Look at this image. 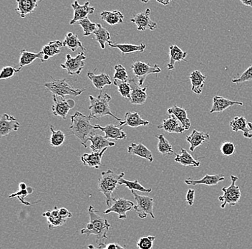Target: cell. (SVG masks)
Masks as SVG:
<instances>
[{
  "label": "cell",
  "mask_w": 252,
  "mask_h": 249,
  "mask_svg": "<svg viewBox=\"0 0 252 249\" xmlns=\"http://www.w3.org/2000/svg\"><path fill=\"white\" fill-rule=\"evenodd\" d=\"M90 215V222L87 224L86 228L80 231L82 235L89 236H96V244L98 245L99 249L105 247V240L108 239V233L110 228V224L106 219L100 216L98 212L95 211L94 206H91L88 209Z\"/></svg>",
  "instance_id": "1"
},
{
  "label": "cell",
  "mask_w": 252,
  "mask_h": 249,
  "mask_svg": "<svg viewBox=\"0 0 252 249\" xmlns=\"http://www.w3.org/2000/svg\"><path fill=\"white\" fill-rule=\"evenodd\" d=\"M71 124L69 127L72 135H75L80 140L82 145L87 147L88 138L94 135L95 129L94 125L91 124V116H86L83 113L76 111L75 114L71 116Z\"/></svg>",
  "instance_id": "2"
},
{
  "label": "cell",
  "mask_w": 252,
  "mask_h": 249,
  "mask_svg": "<svg viewBox=\"0 0 252 249\" xmlns=\"http://www.w3.org/2000/svg\"><path fill=\"white\" fill-rule=\"evenodd\" d=\"M125 176V173L116 174L112 170H108L106 172H102L100 178L97 182L98 190L103 194L106 198V203L108 207L111 206L112 203L114 201L113 198V194L115 190H117V186L119 185V180L121 178Z\"/></svg>",
  "instance_id": "3"
},
{
  "label": "cell",
  "mask_w": 252,
  "mask_h": 249,
  "mask_svg": "<svg viewBox=\"0 0 252 249\" xmlns=\"http://www.w3.org/2000/svg\"><path fill=\"white\" fill-rule=\"evenodd\" d=\"M90 105L89 110L91 111L90 116L94 119H100V118L105 116H110L116 120L122 122L124 119H120L115 116L110 111L109 103L112 97L109 94L100 93L97 97L89 96Z\"/></svg>",
  "instance_id": "4"
},
{
  "label": "cell",
  "mask_w": 252,
  "mask_h": 249,
  "mask_svg": "<svg viewBox=\"0 0 252 249\" xmlns=\"http://www.w3.org/2000/svg\"><path fill=\"white\" fill-rule=\"evenodd\" d=\"M51 78L53 81L45 83L44 86L48 91L53 93V95L63 98L67 95L75 97L81 95L84 91H86V89H75L72 87L66 81L65 78L58 80L54 79L53 77H51Z\"/></svg>",
  "instance_id": "5"
},
{
  "label": "cell",
  "mask_w": 252,
  "mask_h": 249,
  "mask_svg": "<svg viewBox=\"0 0 252 249\" xmlns=\"http://www.w3.org/2000/svg\"><path fill=\"white\" fill-rule=\"evenodd\" d=\"M231 184L229 187H223L221 189L223 194L219 197V201L221 202L220 208L222 209L226 208V205H229L233 207L235 206L242 196L240 188L239 186L236 185V181L238 180V178L236 176H231Z\"/></svg>",
  "instance_id": "6"
},
{
  "label": "cell",
  "mask_w": 252,
  "mask_h": 249,
  "mask_svg": "<svg viewBox=\"0 0 252 249\" xmlns=\"http://www.w3.org/2000/svg\"><path fill=\"white\" fill-rule=\"evenodd\" d=\"M131 193L137 203L134 210L138 216L141 219H145L149 215L151 218L155 219L156 216L154 214V200L151 197L138 195L133 190H132Z\"/></svg>",
  "instance_id": "7"
},
{
  "label": "cell",
  "mask_w": 252,
  "mask_h": 249,
  "mask_svg": "<svg viewBox=\"0 0 252 249\" xmlns=\"http://www.w3.org/2000/svg\"><path fill=\"white\" fill-rule=\"evenodd\" d=\"M132 71H133L135 78L138 80V85L141 86L144 83L148 75L151 74H158L161 72L160 66L155 64L154 66L146 64L143 61H137L131 66Z\"/></svg>",
  "instance_id": "8"
},
{
  "label": "cell",
  "mask_w": 252,
  "mask_h": 249,
  "mask_svg": "<svg viewBox=\"0 0 252 249\" xmlns=\"http://www.w3.org/2000/svg\"><path fill=\"white\" fill-rule=\"evenodd\" d=\"M86 56L84 53L81 52L79 53L78 56L72 58L70 54L66 55V61L64 64L61 65V68L64 70L67 71L68 74L71 75H78L83 71L85 67V61H86Z\"/></svg>",
  "instance_id": "9"
},
{
  "label": "cell",
  "mask_w": 252,
  "mask_h": 249,
  "mask_svg": "<svg viewBox=\"0 0 252 249\" xmlns=\"http://www.w3.org/2000/svg\"><path fill=\"white\" fill-rule=\"evenodd\" d=\"M134 207H135V204L133 202L126 200L125 198H117V199H114L111 206L104 212V214L107 215L111 213H115L118 214L120 219L124 220L127 217V213L131 211Z\"/></svg>",
  "instance_id": "10"
},
{
  "label": "cell",
  "mask_w": 252,
  "mask_h": 249,
  "mask_svg": "<svg viewBox=\"0 0 252 249\" xmlns=\"http://www.w3.org/2000/svg\"><path fill=\"white\" fill-rule=\"evenodd\" d=\"M75 106V102L72 99L65 100L64 98L53 95V105L52 111L55 116H60L63 119H66L70 109Z\"/></svg>",
  "instance_id": "11"
},
{
  "label": "cell",
  "mask_w": 252,
  "mask_h": 249,
  "mask_svg": "<svg viewBox=\"0 0 252 249\" xmlns=\"http://www.w3.org/2000/svg\"><path fill=\"white\" fill-rule=\"evenodd\" d=\"M150 15H151V9L147 8L144 12H140L134 15L130 21L136 25L138 31H146V30L154 31L157 28V23L151 20Z\"/></svg>",
  "instance_id": "12"
},
{
  "label": "cell",
  "mask_w": 252,
  "mask_h": 249,
  "mask_svg": "<svg viewBox=\"0 0 252 249\" xmlns=\"http://www.w3.org/2000/svg\"><path fill=\"white\" fill-rule=\"evenodd\" d=\"M72 7L74 10V17L70 21V25H74L79 21L84 20L88 17V15L94 14L95 9L94 7L90 5L89 1H87L83 5L79 4L78 1H74Z\"/></svg>",
  "instance_id": "13"
},
{
  "label": "cell",
  "mask_w": 252,
  "mask_h": 249,
  "mask_svg": "<svg viewBox=\"0 0 252 249\" xmlns=\"http://www.w3.org/2000/svg\"><path fill=\"white\" fill-rule=\"evenodd\" d=\"M131 87V95H130V103L133 105H143L146 103L147 100L148 95L146 94L147 87L142 88L138 83H136L135 79H130L128 80Z\"/></svg>",
  "instance_id": "14"
},
{
  "label": "cell",
  "mask_w": 252,
  "mask_h": 249,
  "mask_svg": "<svg viewBox=\"0 0 252 249\" xmlns=\"http://www.w3.org/2000/svg\"><path fill=\"white\" fill-rule=\"evenodd\" d=\"M20 124L13 116L4 113L0 120V137L7 136L12 132H17Z\"/></svg>",
  "instance_id": "15"
},
{
  "label": "cell",
  "mask_w": 252,
  "mask_h": 249,
  "mask_svg": "<svg viewBox=\"0 0 252 249\" xmlns=\"http://www.w3.org/2000/svg\"><path fill=\"white\" fill-rule=\"evenodd\" d=\"M94 129H99L105 133V138L107 140L113 139L115 140H126L127 135L124 130L123 127L114 124H109L105 127H101L99 124L94 125Z\"/></svg>",
  "instance_id": "16"
},
{
  "label": "cell",
  "mask_w": 252,
  "mask_h": 249,
  "mask_svg": "<svg viewBox=\"0 0 252 249\" xmlns=\"http://www.w3.org/2000/svg\"><path fill=\"white\" fill-rule=\"evenodd\" d=\"M243 102H234L226 98L216 96L213 98V105L210 113H221L229 107L234 105L243 106Z\"/></svg>",
  "instance_id": "17"
},
{
  "label": "cell",
  "mask_w": 252,
  "mask_h": 249,
  "mask_svg": "<svg viewBox=\"0 0 252 249\" xmlns=\"http://www.w3.org/2000/svg\"><path fill=\"white\" fill-rule=\"evenodd\" d=\"M224 175H214L209 176L206 175L201 179H193V178H189L186 179L185 183L188 185H204L208 186L217 185L220 182L224 180Z\"/></svg>",
  "instance_id": "18"
},
{
  "label": "cell",
  "mask_w": 252,
  "mask_h": 249,
  "mask_svg": "<svg viewBox=\"0 0 252 249\" xmlns=\"http://www.w3.org/2000/svg\"><path fill=\"white\" fill-rule=\"evenodd\" d=\"M158 129H163L168 133L183 134L186 130L180 121L173 115H169L168 118L164 119Z\"/></svg>",
  "instance_id": "19"
},
{
  "label": "cell",
  "mask_w": 252,
  "mask_h": 249,
  "mask_svg": "<svg viewBox=\"0 0 252 249\" xmlns=\"http://www.w3.org/2000/svg\"><path fill=\"white\" fill-rule=\"evenodd\" d=\"M88 140L91 142L90 148L93 152H100L105 148L116 146V143L109 141L100 135H91Z\"/></svg>",
  "instance_id": "20"
},
{
  "label": "cell",
  "mask_w": 252,
  "mask_h": 249,
  "mask_svg": "<svg viewBox=\"0 0 252 249\" xmlns=\"http://www.w3.org/2000/svg\"><path fill=\"white\" fill-rule=\"evenodd\" d=\"M232 131L234 132H242L244 137L247 139L252 138V132L248 125L247 119L244 116H236L229 124Z\"/></svg>",
  "instance_id": "21"
},
{
  "label": "cell",
  "mask_w": 252,
  "mask_h": 249,
  "mask_svg": "<svg viewBox=\"0 0 252 249\" xmlns=\"http://www.w3.org/2000/svg\"><path fill=\"white\" fill-rule=\"evenodd\" d=\"M210 139V135L206 132H200V131L193 130L190 135L187 137V141L190 144V152H194L196 148L204 144L206 140Z\"/></svg>",
  "instance_id": "22"
},
{
  "label": "cell",
  "mask_w": 252,
  "mask_h": 249,
  "mask_svg": "<svg viewBox=\"0 0 252 249\" xmlns=\"http://www.w3.org/2000/svg\"><path fill=\"white\" fill-rule=\"evenodd\" d=\"M169 50L170 61L167 64V68H168V70H173L175 68V64L176 62H180V61L188 62V61L187 60V56L188 53H187V52L181 50L178 45H171Z\"/></svg>",
  "instance_id": "23"
},
{
  "label": "cell",
  "mask_w": 252,
  "mask_h": 249,
  "mask_svg": "<svg viewBox=\"0 0 252 249\" xmlns=\"http://www.w3.org/2000/svg\"><path fill=\"white\" fill-rule=\"evenodd\" d=\"M108 148H105L103 150L100 152H92L91 154H83L81 157V161L84 165L89 167V168H95L99 169L102 165V158L105 151Z\"/></svg>",
  "instance_id": "24"
},
{
  "label": "cell",
  "mask_w": 252,
  "mask_h": 249,
  "mask_svg": "<svg viewBox=\"0 0 252 249\" xmlns=\"http://www.w3.org/2000/svg\"><path fill=\"white\" fill-rule=\"evenodd\" d=\"M127 153L146 159V160H149L150 162H153V161H154V156H153L152 152L142 143H139V144L131 143V144L127 146Z\"/></svg>",
  "instance_id": "25"
},
{
  "label": "cell",
  "mask_w": 252,
  "mask_h": 249,
  "mask_svg": "<svg viewBox=\"0 0 252 249\" xmlns=\"http://www.w3.org/2000/svg\"><path fill=\"white\" fill-rule=\"evenodd\" d=\"M97 69H94V72H88V78L92 82L94 87L97 89L102 90L106 86L112 84L111 78L109 75H107L105 72L100 74H95Z\"/></svg>",
  "instance_id": "26"
},
{
  "label": "cell",
  "mask_w": 252,
  "mask_h": 249,
  "mask_svg": "<svg viewBox=\"0 0 252 249\" xmlns=\"http://www.w3.org/2000/svg\"><path fill=\"white\" fill-rule=\"evenodd\" d=\"M37 0H17V7L15 11L22 18L31 15L37 7Z\"/></svg>",
  "instance_id": "27"
},
{
  "label": "cell",
  "mask_w": 252,
  "mask_h": 249,
  "mask_svg": "<svg viewBox=\"0 0 252 249\" xmlns=\"http://www.w3.org/2000/svg\"><path fill=\"white\" fill-rule=\"evenodd\" d=\"M150 122L148 120H144L142 119L139 113L137 112H127L125 114V119L122 122H120L119 127H122L123 126L127 125L130 127H142V126L149 125Z\"/></svg>",
  "instance_id": "28"
},
{
  "label": "cell",
  "mask_w": 252,
  "mask_h": 249,
  "mask_svg": "<svg viewBox=\"0 0 252 249\" xmlns=\"http://www.w3.org/2000/svg\"><path fill=\"white\" fill-rule=\"evenodd\" d=\"M167 113L168 114L173 115L178 120L180 121L186 130H189L190 129L191 123L188 117V114H187V111L185 108L177 107V106H173L167 110Z\"/></svg>",
  "instance_id": "29"
},
{
  "label": "cell",
  "mask_w": 252,
  "mask_h": 249,
  "mask_svg": "<svg viewBox=\"0 0 252 249\" xmlns=\"http://www.w3.org/2000/svg\"><path fill=\"white\" fill-rule=\"evenodd\" d=\"M206 76L199 71H193L190 73V80L191 83V91L194 94H201L204 89Z\"/></svg>",
  "instance_id": "30"
},
{
  "label": "cell",
  "mask_w": 252,
  "mask_h": 249,
  "mask_svg": "<svg viewBox=\"0 0 252 249\" xmlns=\"http://www.w3.org/2000/svg\"><path fill=\"white\" fill-rule=\"evenodd\" d=\"M108 45L110 48H116L121 50L123 56L127 54V53H135V52L143 53L146 48V45L143 43H141V45H133V44L117 43V42H112V41L108 42Z\"/></svg>",
  "instance_id": "31"
},
{
  "label": "cell",
  "mask_w": 252,
  "mask_h": 249,
  "mask_svg": "<svg viewBox=\"0 0 252 249\" xmlns=\"http://www.w3.org/2000/svg\"><path fill=\"white\" fill-rule=\"evenodd\" d=\"M42 216L46 217L47 223H48L49 228H57V227L62 226L66 223L67 220L61 218L59 215V209L55 207L52 211H47L42 214Z\"/></svg>",
  "instance_id": "32"
},
{
  "label": "cell",
  "mask_w": 252,
  "mask_h": 249,
  "mask_svg": "<svg viewBox=\"0 0 252 249\" xmlns=\"http://www.w3.org/2000/svg\"><path fill=\"white\" fill-rule=\"evenodd\" d=\"M36 59H40L42 62H45L44 54L42 51L38 53H34L26 50H22L20 53V67L18 68V70L20 71L23 67L32 64L33 61H35Z\"/></svg>",
  "instance_id": "33"
},
{
  "label": "cell",
  "mask_w": 252,
  "mask_h": 249,
  "mask_svg": "<svg viewBox=\"0 0 252 249\" xmlns=\"http://www.w3.org/2000/svg\"><path fill=\"white\" fill-rule=\"evenodd\" d=\"M174 161L184 167L192 166L198 168L201 165L200 161L195 160L190 154L183 148L181 149L180 154H176Z\"/></svg>",
  "instance_id": "34"
},
{
  "label": "cell",
  "mask_w": 252,
  "mask_h": 249,
  "mask_svg": "<svg viewBox=\"0 0 252 249\" xmlns=\"http://www.w3.org/2000/svg\"><path fill=\"white\" fill-rule=\"evenodd\" d=\"M63 47V43L61 40H54L49 42L42 49L44 54V61H47L52 57L60 54L61 48Z\"/></svg>",
  "instance_id": "35"
},
{
  "label": "cell",
  "mask_w": 252,
  "mask_h": 249,
  "mask_svg": "<svg viewBox=\"0 0 252 249\" xmlns=\"http://www.w3.org/2000/svg\"><path fill=\"white\" fill-rule=\"evenodd\" d=\"M100 17L103 21L106 22L108 25H116L124 22V15L122 12L118 10L103 11L100 13Z\"/></svg>",
  "instance_id": "36"
},
{
  "label": "cell",
  "mask_w": 252,
  "mask_h": 249,
  "mask_svg": "<svg viewBox=\"0 0 252 249\" xmlns=\"http://www.w3.org/2000/svg\"><path fill=\"white\" fill-rule=\"evenodd\" d=\"M63 47L70 49L72 52L76 51L77 49L80 48L83 51H86V49L83 47L81 41L79 40L78 36L72 33H68L66 35L64 40H63Z\"/></svg>",
  "instance_id": "37"
},
{
  "label": "cell",
  "mask_w": 252,
  "mask_h": 249,
  "mask_svg": "<svg viewBox=\"0 0 252 249\" xmlns=\"http://www.w3.org/2000/svg\"><path fill=\"white\" fill-rule=\"evenodd\" d=\"M95 40L100 44V48L103 50L105 48V44L110 42V34L106 28L100 24L97 25V29L94 32Z\"/></svg>",
  "instance_id": "38"
},
{
  "label": "cell",
  "mask_w": 252,
  "mask_h": 249,
  "mask_svg": "<svg viewBox=\"0 0 252 249\" xmlns=\"http://www.w3.org/2000/svg\"><path fill=\"white\" fill-rule=\"evenodd\" d=\"M119 185H125L130 191L137 190V191L142 192V193H151V191H152L151 188H145L137 179L135 181H128L126 180L124 178H121L119 180Z\"/></svg>",
  "instance_id": "39"
},
{
  "label": "cell",
  "mask_w": 252,
  "mask_h": 249,
  "mask_svg": "<svg viewBox=\"0 0 252 249\" xmlns=\"http://www.w3.org/2000/svg\"><path fill=\"white\" fill-rule=\"evenodd\" d=\"M157 138L158 140V150L162 154H168L171 155L174 153L173 151L172 145L170 144L166 138L163 135H159L157 136Z\"/></svg>",
  "instance_id": "40"
},
{
  "label": "cell",
  "mask_w": 252,
  "mask_h": 249,
  "mask_svg": "<svg viewBox=\"0 0 252 249\" xmlns=\"http://www.w3.org/2000/svg\"><path fill=\"white\" fill-rule=\"evenodd\" d=\"M51 137H50V146L53 147H59L64 144L65 141V135L61 130H55L53 126L50 127Z\"/></svg>",
  "instance_id": "41"
},
{
  "label": "cell",
  "mask_w": 252,
  "mask_h": 249,
  "mask_svg": "<svg viewBox=\"0 0 252 249\" xmlns=\"http://www.w3.org/2000/svg\"><path fill=\"white\" fill-rule=\"evenodd\" d=\"M114 84L118 87V92L123 97L130 100L131 87L128 82H123L121 80H114Z\"/></svg>",
  "instance_id": "42"
},
{
  "label": "cell",
  "mask_w": 252,
  "mask_h": 249,
  "mask_svg": "<svg viewBox=\"0 0 252 249\" xmlns=\"http://www.w3.org/2000/svg\"><path fill=\"white\" fill-rule=\"evenodd\" d=\"M78 24L83 28V33H84L83 36H86V37L92 35V33H94L97 29V24L92 23L88 17H86V19L81 20V21H79Z\"/></svg>",
  "instance_id": "43"
},
{
  "label": "cell",
  "mask_w": 252,
  "mask_h": 249,
  "mask_svg": "<svg viewBox=\"0 0 252 249\" xmlns=\"http://www.w3.org/2000/svg\"><path fill=\"white\" fill-rule=\"evenodd\" d=\"M115 72L114 75H113V78L114 80H121L123 82L128 81V75L127 72L126 71V69L122 65H116L115 66Z\"/></svg>",
  "instance_id": "44"
},
{
  "label": "cell",
  "mask_w": 252,
  "mask_h": 249,
  "mask_svg": "<svg viewBox=\"0 0 252 249\" xmlns=\"http://www.w3.org/2000/svg\"><path fill=\"white\" fill-rule=\"evenodd\" d=\"M156 239L157 238L154 236L141 237L137 242V247L138 249H152Z\"/></svg>",
  "instance_id": "45"
},
{
  "label": "cell",
  "mask_w": 252,
  "mask_h": 249,
  "mask_svg": "<svg viewBox=\"0 0 252 249\" xmlns=\"http://www.w3.org/2000/svg\"><path fill=\"white\" fill-rule=\"evenodd\" d=\"M19 72L20 71L18 70V69L12 67V66H6L1 69V72H0V79H9V78H12L16 73Z\"/></svg>",
  "instance_id": "46"
},
{
  "label": "cell",
  "mask_w": 252,
  "mask_h": 249,
  "mask_svg": "<svg viewBox=\"0 0 252 249\" xmlns=\"http://www.w3.org/2000/svg\"><path fill=\"white\" fill-rule=\"evenodd\" d=\"M235 151L236 146L233 142H225L222 143L221 146H220V152L226 157L232 156Z\"/></svg>",
  "instance_id": "47"
},
{
  "label": "cell",
  "mask_w": 252,
  "mask_h": 249,
  "mask_svg": "<svg viewBox=\"0 0 252 249\" xmlns=\"http://www.w3.org/2000/svg\"><path fill=\"white\" fill-rule=\"evenodd\" d=\"M252 80V65L251 66L248 68L247 70L245 71L237 78H234L231 80V82L234 83H244V82L250 81V80Z\"/></svg>",
  "instance_id": "48"
},
{
  "label": "cell",
  "mask_w": 252,
  "mask_h": 249,
  "mask_svg": "<svg viewBox=\"0 0 252 249\" xmlns=\"http://www.w3.org/2000/svg\"><path fill=\"white\" fill-rule=\"evenodd\" d=\"M29 191L28 190H20V191L17 192V193L12 194L9 197V198H15V197H17L18 198V199L21 201L22 203L23 204L27 205V206H31V203H27L25 202V198L28 196V194H29Z\"/></svg>",
  "instance_id": "49"
},
{
  "label": "cell",
  "mask_w": 252,
  "mask_h": 249,
  "mask_svg": "<svg viewBox=\"0 0 252 249\" xmlns=\"http://www.w3.org/2000/svg\"><path fill=\"white\" fill-rule=\"evenodd\" d=\"M194 199L195 190H193V189H189L188 192H187V197H186V200H187L189 206H193V203H194Z\"/></svg>",
  "instance_id": "50"
},
{
  "label": "cell",
  "mask_w": 252,
  "mask_h": 249,
  "mask_svg": "<svg viewBox=\"0 0 252 249\" xmlns=\"http://www.w3.org/2000/svg\"><path fill=\"white\" fill-rule=\"evenodd\" d=\"M59 215L61 217V218L64 219V220H67V219L72 217V213L65 208H61L59 209Z\"/></svg>",
  "instance_id": "51"
},
{
  "label": "cell",
  "mask_w": 252,
  "mask_h": 249,
  "mask_svg": "<svg viewBox=\"0 0 252 249\" xmlns=\"http://www.w3.org/2000/svg\"><path fill=\"white\" fill-rule=\"evenodd\" d=\"M118 244H116V243H111V244H108V245L105 246V248L104 249H117Z\"/></svg>",
  "instance_id": "52"
},
{
  "label": "cell",
  "mask_w": 252,
  "mask_h": 249,
  "mask_svg": "<svg viewBox=\"0 0 252 249\" xmlns=\"http://www.w3.org/2000/svg\"><path fill=\"white\" fill-rule=\"evenodd\" d=\"M241 2L244 4V5L249 6L252 8V0H249V1H245V0H241Z\"/></svg>",
  "instance_id": "53"
},
{
  "label": "cell",
  "mask_w": 252,
  "mask_h": 249,
  "mask_svg": "<svg viewBox=\"0 0 252 249\" xmlns=\"http://www.w3.org/2000/svg\"><path fill=\"white\" fill-rule=\"evenodd\" d=\"M19 188L20 190H26L28 187H27L26 184L24 183V182H22V183L20 184V186H19Z\"/></svg>",
  "instance_id": "54"
},
{
  "label": "cell",
  "mask_w": 252,
  "mask_h": 249,
  "mask_svg": "<svg viewBox=\"0 0 252 249\" xmlns=\"http://www.w3.org/2000/svg\"><path fill=\"white\" fill-rule=\"evenodd\" d=\"M158 2L160 3V4H163V5L167 6L170 3V1H158Z\"/></svg>",
  "instance_id": "55"
},
{
  "label": "cell",
  "mask_w": 252,
  "mask_h": 249,
  "mask_svg": "<svg viewBox=\"0 0 252 249\" xmlns=\"http://www.w3.org/2000/svg\"><path fill=\"white\" fill-rule=\"evenodd\" d=\"M88 249H96V248H94V246L89 245V246H88Z\"/></svg>",
  "instance_id": "56"
},
{
  "label": "cell",
  "mask_w": 252,
  "mask_h": 249,
  "mask_svg": "<svg viewBox=\"0 0 252 249\" xmlns=\"http://www.w3.org/2000/svg\"><path fill=\"white\" fill-rule=\"evenodd\" d=\"M248 125L249 127H250V129H251L252 132V122H248Z\"/></svg>",
  "instance_id": "57"
},
{
  "label": "cell",
  "mask_w": 252,
  "mask_h": 249,
  "mask_svg": "<svg viewBox=\"0 0 252 249\" xmlns=\"http://www.w3.org/2000/svg\"><path fill=\"white\" fill-rule=\"evenodd\" d=\"M117 249H125L124 248V247H121V246H120L119 244H118Z\"/></svg>",
  "instance_id": "58"
}]
</instances>
